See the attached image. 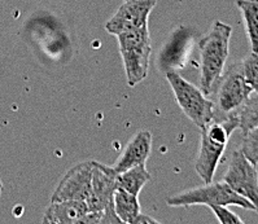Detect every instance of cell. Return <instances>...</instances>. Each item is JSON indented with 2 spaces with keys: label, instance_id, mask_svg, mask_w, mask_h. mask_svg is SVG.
I'll return each mask as SVG.
<instances>
[{
  "label": "cell",
  "instance_id": "6",
  "mask_svg": "<svg viewBox=\"0 0 258 224\" xmlns=\"http://www.w3.org/2000/svg\"><path fill=\"white\" fill-rule=\"evenodd\" d=\"M216 88L214 118H223L227 115L236 114L253 92L244 78L240 62L232 64L226 71H223L217 82Z\"/></svg>",
  "mask_w": 258,
  "mask_h": 224
},
{
  "label": "cell",
  "instance_id": "21",
  "mask_svg": "<svg viewBox=\"0 0 258 224\" xmlns=\"http://www.w3.org/2000/svg\"><path fill=\"white\" fill-rule=\"evenodd\" d=\"M2 191H3V183L0 180V194H2Z\"/></svg>",
  "mask_w": 258,
  "mask_h": 224
},
{
  "label": "cell",
  "instance_id": "1",
  "mask_svg": "<svg viewBox=\"0 0 258 224\" xmlns=\"http://www.w3.org/2000/svg\"><path fill=\"white\" fill-rule=\"evenodd\" d=\"M236 128H239L236 114L214 118L205 127L200 128V149L195 161V169L204 183L213 182L228 145V140Z\"/></svg>",
  "mask_w": 258,
  "mask_h": 224
},
{
  "label": "cell",
  "instance_id": "2",
  "mask_svg": "<svg viewBox=\"0 0 258 224\" xmlns=\"http://www.w3.org/2000/svg\"><path fill=\"white\" fill-rule=\"evenodd\" d=\"M232 28L222 21H216L209 33L199 42L200 51V86L205 95H212L217 82L225 71L230 52Z\"/></svg>",
  "mask_w": 258,
  "mask_h": 224
},
{
  "label": "cell",
  "instance_id": "7",
  "mask_svg": "<svg viewBox=\"0 0 258 224\" xmlns=\"http://www.w3.org/2000/svg\"><path fill=\"white\" fill-rule=\"evenodd\" d=\"M223 182L246 198L255 207V212H258V170L240 148L231 153Z\"/></svg>",
  "mask_w": 258,
  "mask_h": 224
},
{
  "label": "cell",
  "instance_id": "4",
  "mask_svg": "<svg viewBox=\"0 0 258 224\" xmlns=\"http://www.w3.org/2000/svg\"><path fill=\"white\" fill-rule=\"evenodd\" d=\"M117 37L127 83L130 87H135L148 76L149 56L152 51L148 26L122 33Z\"/></svg>",
  "mask_w": 258,
  "mask_h": 224
},
{
  "label": "cell",
  "instance_id": "9",
  "mask_svg": "<svg viewBox=\"0 0 258 224\" xmlns=\"http://www.w3.org/2000/svg\"><path fill=\"white\" fill-rule=\"evenodd\" d=\"M92 167L94 161H86L70 169L52 193L51 201L77 200L86 202L91 191Z\"/></svg>",
  "mask_w": 258,
  "mask_h": 224
},
{
  "label": "cell",
  "instance_id": "8",
  "mask_svg": "<svg viewBox=\"0 0 258 224\" xmlns=\"http://www.w3.org/2000/svg\"><path fill=\"white\" fill-rule=\"evenodd\" d=\"M157 0H127L119 7L109 21L106 22L105 30L112 35L138 30L148 26V17L153 11Z\"/></svg>",
  "mask_w": 258,
  "mask_h": 224
},
{
  "label": "cell",
  "instance_id": "19",
  "mask_svg": "<svg viewBox=\"0 0 258 224\" xmlns=\"http://www.w3.org/2000/svg\"><path fill=\"white\" fill-rule=\"evenodd\" d=\"M212 211L214 212V215L217 216L218 221L221 224H244V220L240 216H237L236 214H234L232 211L227 209V206H210Z\"/></svg>",
  "mask_w": 258,
  "mask_h": 224
},
{
  "label": "cell",
  "instance_id": "3",
  "mask_svg": "<svg viewBox=\"0 0 258 224\" xmlns=\"http://www.w3.org/2000/svg\"><path fill=\"white\" fill-rule=\"evenodd\" d=\"M166 203L173 207L205 206H239L241 209L255 211V207L246 198L240 196L226 182H210L167 197Z\"/></svg>",
  "mask_w": 258,
  "mask_h": 224
},
{
  "label": "cell",
  "instance_id": "12",
  "mask_svg": "<svg viewBox=\"0 0 258 224\" xmlns=\"http://www.w3.org/2000/svg\"><path fill=\"white\" fill-rule=\"evenodd\" d=\"M87 212L85 201H51L42 221L49 224H83Z\"/></svg>",
  "mask_w": 258,
  "mask_h": 224
},
{
  "label": "cell",
  "instance_id": "10",
  "mask_svg": "<svg viewBox=\"0 0 258 224\" xmlns=\"http://www.w3.org/2000/svg\"><path fill=\"white\" fill-rule=\"evenodd\" d=\"M115 188H117V173L112 169V166H106L94 161L91 191L86 200L88 211H103L108 206L113 205Z\"/></svg>",
  "mask_w": 258,
  "mask_h": 224
},
{
  "label": "cell",
  "instance_id": "15",
  "mask_svg": "<svg viewBox=\"0 0 258 224\" xmlns=\"http://www.w3.org/2000/svg\"><path fill=\"white\" fill-rule=\"evenodd\" d=\"M252 52L258 53V0H236Z\"/></svg>",
  "mask_w": 258,
  "mask_h": 224
},
{
  "label": "cell",
  "instance_id": "17",
  "mask_svg": "<svg viewBox=\"0 0 258 224\" xmlns=\"http://www.w3.org/2000/svg\"><path fill=\"white\" fill-rule=\"evenodd\" d=\"M243 155L248 158L253 165H258V126L246 131L244 133L243 142L240 146Z\"/></svg>",
  "mask_w": 258,
  "mask_h": 224
},
{
  "label": "cell",
  "instance_id": "16",
  "mask_svg": "<svg viewBox=\"0 0 258 224\" xmlns=\"http://www.w3.org/2000/svg\"><path fill=\"white\" fill-rule=\"evenodd\" d=\"M236 115L239 119V128L243 131V133L254 126H258V92L250 94Z\"/></svg>",
  "mask_w": 258,
  "mask_h": 224
},
{
  "label": "cell",
  "instance_id": "14",
  "mask_svg": "<svg viewBox=\"0 0 258 224\" xmlns=\"http://www.w3.org/2000/svg\"><path fill=\"white\" fill-rule=\"evenodd\" d=\"M113 203H114V211L122 223L133 224L140 214V203L138 201V196L128 193L122 188H115L114 196H113Z\"/></svg>",
  "mask_w": 258,
  "mask_h": 224
},
{
  "label": "cell",
  "instance_id": "5",
  "mask_svg": "<svg viewBox=\"0 0 258 224\" xmlns=\"http://www.w3.org/2000/svg\"><path fill=\"white\" fill-rule=\"evenodd\" d=\"M166 79L174 92L180 109L199 128L205 127L216 117L214 101L209 100L207 95L182 76L175 71L166 74Z\"/></svg>",
  "mask_w": 258,
  "mask_h": 224
},
{
  "label": "cell",
  "instance_id": "13",
  "mask_svg": "<svg viewBox=\"0 0 258 224\" xmlns=\"http://www.w3.org/2000/svg\"><path fill=\"white\" fill-rule=\"evenodd\" d=\"M149 180H151V174L148 173L146 164L137 165L124 170L123 173L117 174V187L122 188L134 196H139L140 191Z\"/></svg>",
  "mask_w": 258,
  "mask_h": 224
},
{
  "label": "cell",
  "instance_id": "18",
  "mask_svg": "<svg viewBox=\"0 0 258 224\" xmlns=\"http://www.w3.org/2000/svg\"><path fill=\"white\" fill-rule=\"evenodd\" d=\"M240 64L246 83L250 86L253 92H258V53L252 52Z\"/></svg>",
  "mask_w": 258,
  "mask_h": 224
},
{
  "label": "cell",
  "instance_id": "11",
  "mask_svg": "<svg viewBox=\"0 0 258 224\" xmlns=\"http://www.w3.org/2000/svg\"><path fill=\"white\" fill-rule=\"evenodd\" d=\"M152 151V133L147 130H140L131 137L126 148L117 158L112 169L115 173H123L124 170L137 165L146 164Z\"/></svg>",
  "mask_w": 258,
  "mask_h": 224
},
{
  "label": "cell",
  "instance_id": "20",
  "mask_svg": "<svg viewBox=\"0 0 258 224\" xmlns=\"http://www.w3.org/2000/svg\"><path fill=\"white\" fill-rule=\"evenodd\" d=\"M153 223H160V221L156 220V219L152 218V216H148V215L142 214V212H140L133 224H153Z\"/></svg>",
  "mask_w": 258,
  "mask_h": 224
},
{
  "label": "cell",
  "instance_id": "22",
  "mask_svg": "<svg viewBox=\"0 0 258 224\" xmlns=\"http://www.w3.org/2000/svg\"><path fill=\"white\" fill-rule=\"evenodd\" d=\"M124 2H127V0H124Z\"/></svg>",
  "mask_w": 258,
  "mask_h": 224
}]
</instances>
